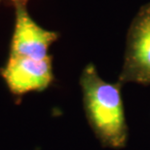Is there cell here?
Returning <instances> with one entry per match:
<instances>
[{"instance_id":"cell-1","label":"cell","mask_w":150,"mask_h":150,"mask_svg":"<svg viewBox=\"0 0 150 150\" xmlns=\"http://www.w3.org/2000/svg\"><path fill=\"white\" fill-rule=\"evenodd\" d=\"M85 113L97 139L104 147L123 148L128 140L122 84L108 83L89 64L80 76Z\"/></svg>"},{"instance_id":"cell-5","label":"cell","mask_w":150,"mask_h":150,"mask_svg":"<svg viewBox=\"0 0 150 150\" xmlns=\"http://www.w3.org/2000/svg\"><path fill=\"white\" fill-rule=\"evenodd\" d=\"M8 1H11V2H13L15 5H20V4H23V5H25V2L26 1V0H8Z\"/></svg>"},{"instance_id":"cell-3","label":"cell","mask_w":150,"mask_h":150,"mask_svg":"<svg viewBox=\"0 0 150 150\" xmlns=\"http://www.w3.org/2000/svg\"><path fill=\"white\" fill-rule=\"evenodd\" d=\"M1 75L10 92L15 96L43 91L50 86L54 79L52 59L51 57L35 59L10 56Z\"/></svg>"},{"instance_id":"cell-2","label":"cell","mask_w":150,"mask_h":150,"mask_svg":"<svg viewBox=\"0 0 150 150\" xmlns=\"http://www.w3.org/2000/svg\"><path fill=\"white\" fill-rule=\"evenodd\" d=\"M118 82L150 85V2L139 9L129 28Z\"/></svg>"},{"instance_id":"cell-4","label":"cell","mask_w":150,"mask_h":150,"mask_svg":"<svg viewBox=\"0 0 150 150\" xmlns=\"http://www.w3.org/2000/svg\"><path fill=\"white\" fill-rule=\"evenodd\" d=\"M59 35L38 25L29 17L23 4L16 6V25L12 38L10 56L35 59L49 58V49Z\"/></svg>"}]
</instances>
